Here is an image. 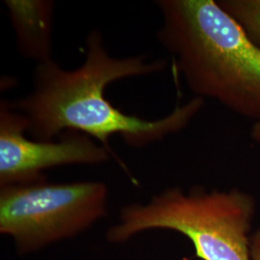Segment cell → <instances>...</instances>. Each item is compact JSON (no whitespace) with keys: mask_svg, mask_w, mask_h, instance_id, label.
Masks as SVG:
<instances>
[{"mask_svg":"<svg viewBox=\"0 0 260 260\" xmlns=\"http://www.w3.org/2000/svg\"><path fill=\"white\" fill-rule=\"evenodd\" d=\"M85 50L83 64L73 71L62 69L53 59L37 64L32 91L10 102L25 118L26 133L32 139L52 141L74 130L98 140L111 153L109 139L115 135L128 146L143 148L186 128L205 105V100L195 96L157 120L127 115L107 100L106 87L123 78L159 74L166 69L167 61H150L143 54L111 56L96 29L87 35Z\"/></svg>","mask_w":260,"mask_h":260,"instance_id":"1","label":"cell"},{"mask_svg":"<svg viewBox=\"0 0 260 260\" xmlns=\"http://www.w3.org/2000/svg\"><path fill=\"white\" fill-rule=\"evenodd\" d=\"M156 37L187 87L251 121H260V49L215 0H157Z\"/></svg>","mask_w":260,"mask_h":260,"instance_id":"2","label":"cell"},{"mask_svg":"<svg viewBox=\"0 0 260 260\" xmlns=\"http://www.w3.org/2000/svg\"><path fill=\"white\" fill-rule=\"evenodd\" d=\"M254 198L239 189L188 193L169 188L148 203L121 208L119 222L107 232L111 243H123L147 231L167 230L183 234L203 260H252L251 225Z\"/></svg>","mask_w":260,"mask_h":260,"instance_id":"3","label":"cell"},{"mask_svg":"<svg viewBox=\"0 0 260 260\" xmlns=\"http://www.w3.org/2000/svg\"><path fill=\"white\" fill-rule=\"evenodd\" d=\"M102 181L52 183L45 179L0 187V233L19 254L40 251L84 233L107 214Z\"/></svg>","mask_w":260,"mask_h":260,"instance_id":"4","label":"cell"},{"mask_svg":"<svg viewBox=\"0 0 260 260\" xmlns=\"http://www.w3.org/2000/svg\"><path fill=\"white\" fill-rule=\"evenodd\" d=\"M26 120L8 101L0 103V187L45 179L43 171L73 164L98 165L111 152L78 131H66L59 141H39L25 136Z\"/></svg>","mask_w":260,"mask_h":260,"instance_id":"5","label":"cell"},{"mask_svg":"<svg viewBox=\"0 0 260 260\" xmlns=\"http://www.w3.org/2000/svg\"><path fill=\"white\" fill-rule=\"evenodd\" d=\"M4 5L21 56L37 64L52 60L55 3L51 0H5Z\"/></svg>","mask_w":260,"mask_h":260,"instance_id":"6","label":"cell"},{"mask_svg":"<svg viewBox=\"0 0 260 260\" xmlns=\"http://www.w3.org/2000/svg\"><path fill=\"white\" fill-rule=\"evenodd\" d=\"M218 3L260 49V0H219Z\"/></svg>","mask_w":260,"mask_h":260,"instance_id":"7","label":"cell"},{"mask_svg":"<svg viewBox=\"0 0 260 260\" xmlns=\"http://www.w3.org/2000/svg\"><path fill=\"white\" fill-rule=\"evenodd\" d=\"M251 252L252 260H260V228L251 235Z\"/></svg>","mask_w":260,"mask_h":260,"instance_id":"8","label":"cell"},{"mask_svg":"<svg viewBox=\"0 0 260 260\" xmlns=\"http://www.w3.org/2000/svg\"><path fill=\"white\" fill-rule=\"evenodd\" d=\"M251 137L257 145H260V121L253 123L251 130Z\"/></svg>","mask_w":260,"mask_h":260,"instance_id":"9","label":"cell"}]
</instances>
